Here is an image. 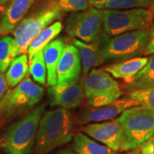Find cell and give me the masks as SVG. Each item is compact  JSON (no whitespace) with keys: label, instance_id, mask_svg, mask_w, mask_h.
Here are the masks:
<instances>
[{"label":"cell","instance_id":"cell-26","mask_svg":"<svg viewBox=\"0 0 154 154\" xmlns=\"http://www.w3.org/2000/svg\"><path fill=\"white\" fill-rule=\"evenodd\" d=\"M47 4L66 12H77L88 7V0H48Z\"/></svg>","mask_w":154,"mask_h":154},{"label":"cell","instance_id":"cell-15","mask_svg":"<svg viewBox=\"0 0 154 154\" xmlns=\"http://www.w3.org/2000/svg\"><path fill=\"white\" fill-rule=\"evenodd\" d=\"M86 43L74 38L73 44L79 50L81 61H82L83 74L86 76L91 69L103 64L106 57L102 51L99 42Z\"/></svg>","mask_w":154,"mask_h":154},{"label":"cell","instance_id":"cell-18","mask_svg":"<svg viewBox=\"0 0 154 154\" xmlns=\"http://www.w3.org/2000/svg\"><path fill=\"white\" fill-rule=\"evenodd\" d=\"M72 148L79 154H116V152L110 148L98 143L84 133L74 135L72 138Z\"/></svg>","mask_w":154,"mask_h":154},{"label":"cell","instance_id":"cell-29","mask_svg":"<svg viewBox=\"0 0 154 154\" xmlns=\"http://www.w3.org/2000/svg\"><path fill=\"white\" fill-rule=\"evenodd\" d=\"M9 87L8 83L4 73L0 72V101L5 96L6 92L7 91V88Z\"/></svg>","mask_w":154,"mask_h":154},{"label":"cell","instance_id":"cell-32","mask_svg":"<svg viewBox=\"0 0 154 154\" xmlns=\"http://www.w3.org/2000/svg\"><path fill=\"white\" fill-rule=\"evenodd\" d=\"M148 140H150V141H154V133L153 134V135L151 136V138H150Z\"/></svg>","mask_w":154,"mask_h":154},{"label":"cell","instance_id":"cell-24","mask_svg":"<svg viewBox=\"0 0 154 154\" xmlns=\"http://www.w3.org/2000/svg\"><path fill=\"white\" fill-rule=\"evenodd\" d=\"M29 72L35 82L42 85L46 84L47 72L44 59L43 49L34 54L32 59L29 60Z\"/></svg>","mask_w":154,"mask_h":154},{"label":"cell","instance_id":"cell-7","mask_svg":"<svg viewBox=\"0 0 154 154\" xmlns=\"http://www.w3.org/2000/svg\"><path fill=\"white\" fill-rule=\"evenodd\" d=\"M85 96L91 107L103 106L113 103L122 94L120 85L103 69H93L84 81Z\"/></svg>","mask_w":154,"mask_h":154},{"label":"cell","instance_id":"cell-17","mask_svg":"<svg viewBox=\"0 0 154 154\" xmlns=\"http://www.w3.org/2000/svg\"><path fill=\"white\" fill-rule=\"evenodd\" d=\"M65 46L62 40L59 38L51 41L43 49L44 59L47 72V82L49 87L57 84V69Z\"/></svg>","mask_w":154,"mask_h":154},{"label":"cell","instance_id":"cell-19","mask_svg":"<svg viewBox=\"0 0 154 154\" xmlns=\"http://www.w3.org/2000/svg\"><path fill=\"white\" fill-rule=\"evenodd\" d=\"M91 7L101 9H131L150 8L154 6V0H88Z\"/></svg>","mask_w":154,"mask_h":154},{"label":"cell","instance_id":"cell-31","mask_svg":"<svg viewBox=\"0 0 154 154\" xmlns=\"http://www.w3.org/2000/svg\"><path fill=\"white\" fill-rule=\"evenodd\" d=\"M10 0H0V7L2 5H5V4L9 2Z\"/></svg>","mask_w":154,"mask_h":154},{"label":"cell","instance_id":"cell-23","mask_svg":"<svg viewBox=\"0 0 154 154\" xmlns=\"http://www.w3.org/2000/svg\"><path fill=\"white\" fill-rule=\"evenodd\" d=\"M128 85L132 90L154 87V56L149 58L146 66Z\"/></svg>","mask_w":154,"mask_h":154},{"label":"cell","instance_id":"cell-13","mask_svg":"<svg viewBox=\"0 0 154 154\" xmlns=\"http://www.w3.org/2000/svg\"><path fill=\"white\" fill-rule=\"evenodd\" d=\"M79 50L74 45H66L57 69L58 85H69L79 80L82 72Z\"/></svg>","mask_w":154,"mask_h":154},{"label":"cell","instance_id":"cell-1","mask_svg":"<svg viewBox=\"0 0 154 154\" xmlns=\"http://www.w3.org/2000/svg\"><path fill=\"white\" fill-rule=\"evenodd\" d=\"M74 117L68 109L46 111L40 120L36 134V154H48L70 142L74 137Z\"/></svg>","mask_w":154,"mask_h":154},{"label":"cell","instance_id":"cell-20","mask_svg":"<svg viewBox=\"0 0 154 154\" xmlns=\"http://www.w3.org/2000/svg\"><path fill=\"white\" fill-rule=\"evenodd\" d=\"M62 27L61 22H56L41 31L29 44L27 51L29 60L32 59L34 54L40 49H44L45 46L53 41L54 38L57 37L61 32Z\"/></svg>","mask_w":154,"mask_h":154},{"label":"cell","instance_id":"cell-12","mask_svg":"<svg viewBox=\"0 0 154 154\" xmlns=\"http://www.w3.org/2000/svg\"><path fill=\"white\" fill-rule=\"evenodd\" d=\"M50 104L63 109H74L79 106L84 100L85 92L84 83L77 81L69 85L50 86L48 89Z\"/></svg>","mask_w":154,"mask_h":154},{"label":"cell","instance_id":"cell-27","mask_svg":"<svg viewBox=\"0 0 154 154\" xmlns=\"http://www.w3.org/2000/svg\"><path fill=\"white\" fill-rule=\"evenodd\" d=\"M149 42H148L147 45L143 50L142 54L147 55H154V16L152 20V22L150 25L149 28Z\"/></svg>","mask_w":154,"mask_h":154},{"label":"cell","instance_id":"cell-21","mask_svg":"<svg viewBox=\"0 0 154 154\" xmlns=\"http://www.w3.org/2000/svg\"><path fill=\"white\" fill-rule=\"evenodd\" d=\"M29 58L26 54L19 55L11 63L6 73L8 85L11 88L24 80L29 72Z\"/></svg>","mask_w":154,"mask_h":154},{"label":"cell","instance_id":"cell-2","mask_svg":"<svg viewBox=\"0 0 154 154\" xmlns=\"http://www.w3.org/2000/svg\"><path fill=\"white\" fill-rule=\"evenodd\" d=\"M45 110L42 104L12 124L0 138V146L7 154H29L35 143L40 120Z\"/></svg>","mask_w":154,"mask_h":154},{"label":"cell","instance_id":"cell-25","mask_svg":"<svg viewBox=\"0 0 154 154\" xmlns=\"http://www.w3.org/2000/svg\"><path fill=\"white\" fill-rule=\"evenodd\" d=\"M128 96L154 113V87L132 90Z\"/></svg>","mask_w":154,"mask_h":154},{"label":"cell","instance_id":"cell-10","mask_svg":"<svg viewBox=\"0 0 154 154\" xmlns=\"http://www.w3.org/2000/svg\"><path fill=\"white\" fill-rule=\"evenodd\" d=\"M82 131L86 135L115 152L121 151L124 136L119 118L101 123L88 124L83 128Z\"/></svg>","mask_w":154,"mask_h":154},{"label":"cell","instance_id":"cell-4","mask_svg":"<svg viewBox=\"0 0 154 154\" xmlns=\"http://www.w3.org/2000/svg\"><path fill=\"white\" fill-rule=\"evenodd\" d=\"M154 16V6L149 9H104L103 10V29L104 38L149 29Z\"/></svg>","mask_w":154,"mask_h":154},{"label":"cell","instance_id":"cell-9","mask_svg":"<svg viewBox=\"0 0 154 154\" xmlns=\"http://www.w3.org/2000/svg\"><path fill=\"white\" fill-rule=\"evenodd\" d=\"M103 28V10L94 7L75 12L66 19L65 31L69 36L91 43L100 37Z\"/></svg>","mask_w":154,"mask_h":154},{"label":"cell","instance_id":"cell-3","mask_svg":"<svg viewBox=\"0 0 154 154\" xmlns=\"http://www.w3.org/2000/svg\"><path fill=\"white\" fill-rule=\"evenodd\" d=\"M119 119L124 136L121 151L136 149L147 141L154 133V113L143 106L128 108Z\"/></svg>","mask_w":154,"mask_h":154},{"label":"cell","instance_id":"cell-22","mask_svg":"<svg viewBox=\"0 0 154 154\" xmlns=\"http://www.w3.org/2000/svg\"><path fill=\"white\" fill-rule=\"evenodd\" d=\"M18 56V46L14 38L8 35L0 38V72L5 73Z\"/></svg>","mask_w":154,"mask_h":154},{"label":"cell","instance_id":"cell-5","mask_svg":"<svg viewBox=\"0 0 154 154\" xmlns=\"http://www.w3.org/2000/svg\"><path fill=\"white\" fill-rule=\"evenodd\" d=\"M44 89L29 77L6 92L0 101V119H9L34 107L43 98Z\"/></svg>","mask_w":154,"mask_h":154},{"label":"cell","instance_id":"cell-16","mask_svg":"<svg viewBox=\"0 0 154 154\" xmlns=\"http://www.w3.org/2000/svg\"><path fill=\"white\" fill-rule=\"evenodd\" d=\"M148 57H134L120 63H113L104 67L103 70L116 79H121L130 84L136 75L146 66L149 61Z\"/></svg>","mask_w":154,"mask_h":154},{"label":"cell","instance_id":"cell-30","mask_svg":"<svg viewBox=\"0 0 154 154\" xmlns=\"http://www.w3.org/2000/svg\"><path fill=\"white\" fill-rule=\"evenodd\" d=\"M54 154H79V153L75 151H70V150L61 149V150H59V151H57V152H55Z\"/></svg>","mask_w":154,"mask_h":154},{"label":"cell","instance_id":"cell-8","mask_svg":"<svg viewBox=\"0 0 154 154\" xmlns=\"http://www.w3.org/2000/svg\"><path fill=\"white\" fill-rule=\"evenodd\" d=\"M149 29L136 30L109 39L103 37L104 42L100 45L106 59L126 60L142 54L149 42Z\"/></svg>","mask_w":154,"mask_h":154},{"label":"cell","instance_id":"cell-11","mask_svg":"<svg viewBox=\"0 0 154 154\" xmlns=\"http://www.w3.org/2000/svg\"><path fill=\"white\" fill-rule=\"evenodd\" d=\"M135 106L139 104L136 101L127 96L117 99L113 103L103 106L84 108L78 113L77 119L82 125L112 120L127 109Z\"/></svg>","mask_w":154,"mask_h":154},{"label":"cell","instance_id":"cell-28","mask_svg":"<svg viewBox=\"0 0 154 154\" xmlns=\"http://www.w3.org/2000/svg\"><path fill=\"white\" fill-rule=\"evenodd\" d=\"M140 146V154H154V141L147 140Z\"/></svg>","mask_w":154,"mask_h":154},{"label":"cell","instance_id":"cell-6","mask_svg":"<svg viewBox=\"0 0 154 154\" xmlns=\"http://www.w3.org/2000/svg\"><path fill=\"white\" fill-rule=\"evenodd\" d=\"M63 12L53 6L47 5L25 17L12 32L18 46L19 54H26L32 40L44 29L61 18Z\"/></svg>","mask_w":154,"mask_h":154},{"label":"cell","instance_id":"cell-14","mask_svg":"<svg viewBox=\"0 0 154 154\" xmlns=\"http://www.w3.org/2000/svg\"><path fill=\"white\" fill-rule=\"evenodd\" d=\"M37 0H10L0 20V36L12 32Z\"/></svg>","mask_w":154,"mask_h":154}]
</instances>
